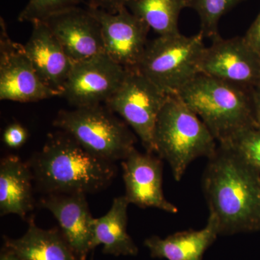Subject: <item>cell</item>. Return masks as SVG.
<instances>
[{
	"label": "cell",
	"instance_id": "obj_26",
	"mask_svg": "<svg viewBox=\"0 0 260 260\" xmlns=\"http://www.w3.org/2000/svg\"><path fill=\"white\" fill-rule=\"evenodd\" d=\"M244 40L260 58V12L244 37Z\"/></svg>",
	"mask_w": 260,
	"mask_h": 260
},
{
	"label": "cell",
	"instance_id": "obj_20",
	"mask_svg": "<svg viewBox=\"0 0 260 260\" xmlns=\"http://www.w3.org/2000/svg\"><path fill=\"white\" fill-rule=\"evenodd\" d=\"M186 0H135L127 8L148 24L159 37L179 34V17Z\"/></svg>",
	"mask_w": 260,
	"mask_h": 260
},
{
	"label": "cell",
	"instance_id": "obj_4",
	"mask_svg": "<svg viewBox=\"0 0 260 260\" xmlns=\"http://www.w3.org/2000/svg\"><path fill=\"white\" fill-rule=\"evenodd\" d=\"M155 153L169 164L175 181L196 159L213 156L218 142L199 116L177 95H169L155 127Z\"/></svg>",
	"mask_w": 260,
	"mask_h": 260
},
{
	"label": "cell",
	"instance_id": "obj_3",
	"mask_svg": "<svg viewBox=\"0 0 260 260\" xmlns=\"http://www.w3.org/2000/svg\"><path fill=\"white\" fill-rule=\"evenodd\" d=\"M177 95L199 116L218 144L256 125L251 90L199 74Z\"/></svg>",
	"mask_w": 260,
	"mask_h": 260
},
{
	"label": "cell",
	"instance_id": "obj_10",
	"mask_svg": "<svg viewBox=\"0 0 260 260\" xmlns=\"http://www.w3.org/2000/svg\"><path fill=\"white\" fill-rule=\"evenodd\" d=\"M200 73L251 90L260 85V58L244 37L222 39L205 47Z\"/></svg>",
	"mask_w": 260,
	"mask_h": 260
},
{
	"label": "cell",
	"instance_id": "obj_8",
	"mask_svg": "<svg viewBox=\"0 0 260 260\" xmlns=\"http://www.w3.org/2000/svg\"><path fill=\"white\" fill-rule=\"evenodd\" d=\"M56 96L39 78L24 45L10 38L0 18V100L31 103Z\"/></svg>",
	"mask_w": 260,
	"mask_h": 260
},
{
	"label": "cell",
	"instance_id": "obj_24",
	"mask_svg": "<svg viewBox=\"0 0 260 260\" xmlns=\"http://www.w3.org/2000/svg\"><path fill=\"white\" fill-rule=\"evenodd\" d=\"M28 138V130L17 122L7 126L3 133V141L10 148L16 149L23 146Z\"/></svg>",
	"mask_w": 260,
	"mask_h": 260
},
{
	"label": "cell",
	"instance_id": "obj_19",
	"mask_svg": "<svg viewBox=\"0 0 260 260\" xmlns=\"http://www.w3.org/2000/svg\"><path fill=\"white\" fill-rule=\"evenodd\" d=\"M129 204L125 195L117 197L105 215L93 219L92 250L103 245L102 252L108 255H138V246L127 233Z\"/></svg>",
	"mask_w": 260,
	"mask_h": 260
},
{
	"label": "cell",
	"instance_id": "obj_14",
	"mask_svg": "<svg viewBox=\"0 0 260 260\" xmlns=\"http://www.w3.org/2000/svg\"><path fill=\"white\" fill-rule=\"evenodd\" d=\"M39 203L40 207L54 215L63 237L75 254L80 260H86L92 251L94 219L86 194H47Z\"/></svg>",
	"mask_w": 260,
	"mask_h": 260
},
{
	"label": "cell",
	"instance_id": "obj_12",
	"mask_svg": "<svg viewBox=\"0 0 260 260\" xmlns=\"http://www.w3.org/2000/svg\"><path fill=\"white\" fill-rule=\"evenodd\" d=\"M154 153H140L136 148L121 160L125 197L140 208H157L176 214L177 206L167 200L162 189V162Z\"/></svg>",
	"mask_w": 260,
	"mask_h": 260
},
{
	"label": "cell",
	"instance_id": "obj_22",
	"mask_svg": "<svg viewBox=\"0 0 260 260\" xmlns=\"http://www.w3.org/2000/svg\"><path fill=\"white\" fill-rule=\"evenodd\" d=\"M260 174V127L251 126L238 133L223 144Z\"/></svg>",
	"mask_w": 260,
	"mask_h": 260
},
{
	"label": "cell",
	"instance_id": "obj_25",
	"mask_svg": "<svg viewBox=\"0 0 260 260\" xmlns=\"http://www.w3.org/2000/svg\"><path fill=\"white\" fill-rule=\"evenodd\" d=\"M133 1L135 0H90L88 8L116 13L123 8H127Z\"/></svg>",
	"mask_w": 260,
	"mask_h": 260
},
{
	"label": "cell",
	"instance_id": "obj_7",
	"mask_svg": "<svg viewBox=\"0 0 260 260\" xmlns=\"http://www.w3.org/2000/svg\"><path fill=\"white\" fill-rule=\"evenodd\" d=\"M169 96L138 70H128L121 86L105 105L132 128L145 152L155 153L157 121Z\"/></svg>",
	"mask_w": 260,
	"mask_h": 260
},
{
	"label": "cell",
	"instance_id": "obj_17",
	"mask_svg": "<svg viewBox=\"0 0 260 260\" xmlns=\"http://www.w3.org/2000/svg\"><path fill=\"white\" fill-rule=\"evenodd\" d=\"M220 235L218 220L210 213L206 225L201 230L177 232L162 238H147L144 245L153 258L167 260H203L205 251Z\"/></svg>",
	"mask_w": 260,
	"mask_h": 260
},
{
	"label": "cell",
	"instance_id": "obj_16",
	"mask_svg": "<svg viewBox=\"0 0 260 260\" xmlns=\"http://www.w3.org/2000/svg\"><path fill=\"white\" fill-rule=\"evenodd\" d=\"M34 174L28 162L7 155L0 161V215H17L25 220L34 209Z\"/></svg>",
	"mask_w": 260,
	"mask_h": 260
},
{
	"label": "cell",
	"instance_id": "obj_9",
	"mask_svg": "<svg viewBox=\"0 0 260 260\" xmlns=\"http://www.w3.org/2000/svg\"><path fill=\"white\" fill-rule=\"evenodd\" d=\"M127 70L106 54L75 62L60 97L74 108L105 104L121 86Z\"/></svg>",
	"mask_w": 260,
	"mask_h": 260
},
{
	"label": "cell",
	"instance_id": "obj_15",
	"mask_svg": "<svg viewBox=\"0 0 260 260\" xmlns=\"http://www.w3.org/2000/svg\"><path fill=\"white\" fill-rule=\"evenodd\" d=\"M32 25L25 51L43 83L60 97L74 63L45 22Z\"/></svg>",
	"mask_w": 260,
	"mask_h": 260
},
{
	"label": "cell",
	"instance_id": "obj_21",
	"mask_svg": "<svg viewBox=\"0 0 260 260\" xmlns=\"http://www.w3.org/2000/svg\"><path fill=\"white\" fill-rule=\"evenodd\" d=\"M244 0H186V7L198 13L200 20V32L203 37L215 39L219 37L220 18Z\"/></svg>",
	"mask_w": 260,
	"mask_h": 260
},
{
	"label": "cell",
	"instance_id": "obj_18",
	"mask_svg": "<svg viewBox=\"0 0 260 260\" xmlns=\"http://www.w3.org/2000/svg\"><path fill=\"white\" fill-rule=\"evenodd\" d=\"M26 232L18 239L3 237V247L21 260H80L65 240L60 229H43L34 217L28 220Z\"/></svg>",
	"mask_w": 260,
	"mask_h": 260
},
{
	"label": "cell",
	"instance_id": "obj_6",
	"mask_svg": "<svg viewBox=\"0 0 260 260\" xmlns=\"http://www.w3.org/2000/svg\"><path fill=\"white\" fill-rule=\"evenodd\" d=\"M201 32L186 37H158L149 42L136 70L169 95L181 88L200 73V63L206 46Z\"/></svg>",
	"mask_w": 260,
	"mask_h": 260
},
{
	"label": "cell",
	"instance_id": "obj_27",
	"mask_svg": "<svg viewBox=\"0 0 260 260\" xmlns=\"http://www.w3.org/2000/svg\"><path fill=\"white\" fill-rule=\"evenodd\" d=\"M251 96L256 124L260 127V85L251 90Z\"/></svg>",
	"mask_w": 260,
	"mask_h": 260
},
{
	"label": "cell",
	"instance_id": "obj_28",
	"mask_svg": "<svg viewBox=\"0 0 260 260\" xmlns=\"http://www.w3.org/2000/svg\"><path fill=\"white\" fill-rule=\"evenodd\" d=\"M0 260H21L19 259L18 256L15 255L11 251L3 247L0 254Z\"/></svg>",
	"mask_w": 260,
	"mask_h": 260
},
{
	"label": "cell",
	"instance_id": "obj_11",
	"mask_svg": "<svg viewBox=\"0 0 260 260\" xmlns=\"http://www.w3.org/2000/svg\"><path fill=\"white\" fill-rule=\"evenodd\" d=\"M88 9L100 23L105 54L126 69H137L148 44V24L127 8L116 13Z\"/></svg>",
	"mask_w": 260,
	"mask_h": 260
},
{
	"label": "cell",
	"instance_id": "obj_5",
	"mask_svg": "<svg viewBox=\"0 0 260 260\" xmlns=\"http://www.w3.org/2000/svg\"><path fill=\"white\" fill-rule=\"evenodd\" d=\"M115 114L102 104L78 107L59 111L53 124L90 153L115 162L124 160L137 143L136 135Z\"/></svg>",
	"mask_w": 260,
	"mask_h": 260
},
{
	"label": "cell",
	"instance_id": "obj_1",
	"mask_svg": "<svg viewBox=\"0 0 260 260\" xmlns=\"http://www.w3.org/2000/svg\"><path fill=\"white\" fill-rule=\"evenodd\" d=\"M220 235L260 230V174L232 149L218 145L202 180Z\"/></svg>",
	"mask_w": 260,
	"mask_h": 260
},
{
	"label": "cell",
	"instance_id": "obj_2",
	"mask_svg": "<svg viewBox=\"0 0 260 260\" xmlns=\"http://www.w3.org/2000/svg\"><path fill=\"white\" fill-rule=\"evenodd\" d=\"M28 164L36 189L44 195L95 194L110 186L117 174L115 162L90 153L61 130L49 135Z\"/></svg>",
	"mask_w": 260,
	"mask_h": 260
},
{
	"label": "cell",
	"instance_id": "obj_23",
	"mask_svg": "<svg viewBox=\"0 0 260 260\" xmlns=\"http://www.w3.org/2000/svg\"><path fill=\"white\" fill-rule=\"evenodd\" d=\"M83 0H29L18 15L20 22L44 21L52 15L77 8Z\"/></svg>",
	"mask_w": 260,
	"mask_h": 260
},
{
	"label": "cell",
	"instance_id": "obj_13",
	"mask_svg": "<svg viewBox=\"0 0 260 260\" xmlns=\"http://www.w3.org/2000/svg\"><path fill=\"white\" fill-rule=\"evenodd\" d=\"M44 22L73 63L105 54L100 23L88 8H72Z\"/></svg>",
	"mask_w": 260,
	"mask_h": 260
}]
</instances>
